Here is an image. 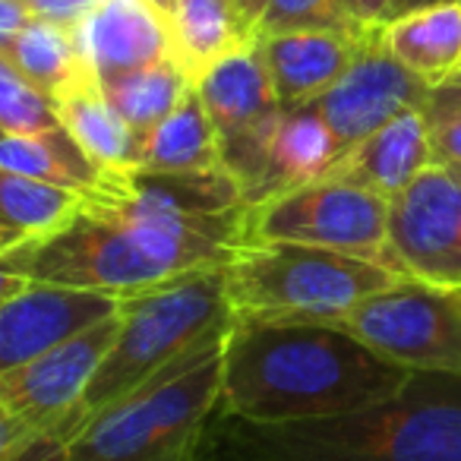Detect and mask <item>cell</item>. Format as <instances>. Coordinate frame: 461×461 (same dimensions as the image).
<instances>
[{
    "mask_svg": "<svg viewBox=\"0 0 461 461\" xmlns=\"http://www.w3.org/2000/svg\"><path fill=\"white\" fill-rule=\"evenodd\" d=\"M448 294H452V301H455V303H458V307H461V288H452V291H448Z\"/></svg>",
    "mask_w": 461,
    "mask_h": 461,
    "instance_id": "38",
    "label": "cell"
},
{
    "mask_svg": "<svg viewBox=\"0 0 461 461\" xmlns=\"http://www.w3.org/2000/svg\"><path fill=\"white\" fill-rule=\"evenodd\" d=\"M193 89L199 92V102H203L205 114L215 127L218 142L257 127L282 108L276 98V86H272L259 39L205 67L193 79Z\"/></svg>",
    "mask_w": 461,
    "mask_h": 461,
    "instance_id": "17",
    "label": "cell"
},
{
    "mask_svg": "<svg viewBox=\"0 0 461 461\" xmlns=\"http://www.w3.org/2000/svg\"><path fill=\"white\" fill-rule=\"evenodd\" d=\"M427 117L429 142H433V158L436 165L461 167V108L433 111Z\"/></svg>",
    "mask_w": 461,
    "mask_h": 461,
    "instance_id": "29",
    "label": "cell"
},
{
    "mask_svg": "<svg viewBox=\"0 0 461 461\" xmlns=\"http://www.w3.org/2000/svg\"><path fill=\"white\" fill-rule=\"evenodd\" d=\"M0 136H4V130H0Z\"/></svg>",
    "mask_w": 461,
    "mask_h": 461,
    "instance_id": "40",
    "label": "cell"
},
{
    "mask_svg": "<svg viewBox=\"0 0 461 461\" xmlns=\"http://www.w3.org/2000/svg\"><path fill=\"white\" fill-rule=\"evenodd\" d=\"M247 4H250V0H247Z\"/></svg>",
    "mask_w": 461,
    "mask_h": 461,
    "instance_id": "41",
    "label": "cell"
},
{
    "mask_svg": "<svg viewBox=\"0 0 461 461\" xmlns=\"http://www.w3.org/2000/svg\"><path fill=\"white\" fill-rule=\"evenodd\" d=\"M60 127L73 136L79 149L104 171H127L136 167L140 136L108 108L95 77H83L67 92L54 98Z\"/></svg>",
    "mask_w": 461,
    "mask_h": 461,
    "instance_id": "20",
    "label": "cell"
},
{
    "mask_svg": "<svg viewBox=\"0 0 461 461\" xmlns=\"http://www.w3.org/2000/svg\"><path fill=\"white\" fill-rule=\"evenodd\" d=\"M240 212L190 218L86 196L70 221L39 240L32 282L123 301L190 272L221 269L240 247Z\"/></svg>",
    "mask_w": 461,
    "mask_h": 461,
    "instance_id": "3",
    "label": "cell"
},
{
    "mask_svg": "<svg viewBox=\"0 0 461 461\" xmlns=\"http://www.w3.org/2000/svg\"><path fill=\"white\" fill-rule=\"evenodd\" d=\"M149 7H155L161 16H167L171 20V14H174V7H177V0H146Z\"/></svg>",
    "mask_w": 461,
    "mask_h": 461,
    "instance_id": "37",
    "label": "cell"
},
{
    "mask_svg": "<svg viewBox=\"0 0 461 461\" xmlns=\"http://www.w3.org/2000/svg\"><path fill=\"white\" fill-rule=\"evenodd\" d=\"M389 269L461 288V180L446 165H429L389 199Z\"/></svg>",
    "mask_w": 461,
    "mask_h": 461,
    "instance_id": "10",
    "label": "cell"
},
{
    "mask_svg": "<svg viewBox=\"0 0 461 461\" xmlns=\"http://www.w3.org/2000/svg\"><path fill=\"white\" fill-rule=\"evenodd\" d=\"M174 60L196 79L205 67L257 39L247 0H177L171 14Z\"/></svg>",
    "mask_w": 461,
    "mask_h": 461,
    "instance_id": "19",
    "label": "cell"
},
{
    "mask_svg": "<svg viewBox=\"0 0 461 461\" xmlns=\"http://www.w3.org/2000/svg\"><path fill=\"white\" fill-rule=\"evenodd\" d=\"M23 4L32 16L60 23V26H77L79 16L92 7L89 0H23Z\"/></svg>",
    "mask_w": 461,
    "mask_h": 461,
    "instance_id": "30",
    "label": "cell"
},
{
    "mask_svg": "<svg viewBox=\"0 0 461 461\" xmlns=\"http://www.w3.org/2000/svg\"><path fill=\"white\" fill-rule=\"evenodd\" d=\"M433 4H448V0H398V4H395V16L411 14V10H420V7H433Z\"/></svg>",
    "mask_w": 461,
    "mask_h": 461,
    "instance_id": "35",
    "label": "cell"
},
{
    "mask_svg": "<svg viewBox=\"0 0 461 461\" xmlns=\"http://www.w3.org/2000/svg\"><path fill=\"white\" fill-rule=\"evenodd\" d=\"M41 238H26L10 250H0V307L32 285V253Z\"/></svg>",
    "mask_w": 461,
    "mask_h": 461,
    "instance_id": "28",
    "label": "cell"
},
{
    "mask_svg": "<svg viewBox=\"0 0 461 461\" xmlns=\"http://www.w3.org/2000/svg\"><path fill=\"white\" fill-rule=\"evenodd\" d=\"M29 20H32V14L26 10L23 0H0V54L10 51V45L26 29Z\"/></svg>",
    "mask_w": 461,
    "mask_h": 461,
    "instance_id": "32",
    "label": "cell"
},
{
    "mask_svg": "<svg viewBox=\"0 0 461 461\" xmlns=\"http://www.w3.org/2000/svg\"><path fill=\"white\" fill-rule=\"evenodd\" d=\"M0 167L23 174V177L45 180V184L86 193V196L95 193L111 174L102 165H95L73 142V136L67 130H58V133H32V136L4 133L0 136Z\"/></svg>",
    "mask_w": 461,
    "mask_h": 461,
    "instance_id": "22",
    "label": "cell"
},
{
    "mask_svg": "<svg viewBox=\"0 0 461 461\" xmlns=\"http://www.w3.org/2000/svg\"><path fill=\"white\" fill-rule=\"evenodd\" d=\"M383 45L423 83L439 86L461 67V0L395 16L383 26Z\"/></svg>",
    "mask_w": 461,
    "mask_h": 461,
    "instance_id": "18",
    "label": "cell"
},
{
    "mask_svg": "<svg viewBox=\"0 0 461 461\" xmlns=\"http://www.w3.org/2000/svg\"><path fill=\"white\" fill-rule=\"evenodd\" d=\"M221 272L234 320L332 322L402 282L376 259L301 244L238 247Z\"/></svg>",
    "mask_w": 461,
    "mask_h": 461,
    "instance_id": "6",
    "label": "cell"
},
{
    "mask_svg": "<svg viewBox=\"0 0 461 461\" xmlns=\"http://www.w3.org/2000/svg\"><path fill=\"white\" fill-rule=\"evenodd\" d=\"M89 196L127 209L171 212L190 218L228 215L244 209V190L224 165L205 171H146V167L111 171L108 180Z\"/></svg>",
    "mask_w": 461,
    "mask_h": 461,
    "instance_id": "15",
    "label": "cell"
},
{
    "mask_svg": "<svg viewBox=\"0 0 461 461\" xmlns=\"http://www.w3.org/2000/svg\"><path fill=\"white\" fill-rule=\"evenodd\" d=\"M70 29L79 60L98 83L174 58L171 23L146 0H98Z\"/></svg>",
    "mask_w": 461,
    "mask_h": 461,
    "instance_id": "13",
    "label": "cell"
},
{
    "mask_svg": "<svg viewBox=\"0 0 461 461\" xmlns=\"http://www.w3.org/2000/svg\"><path fill=\"white\" fill-rule=\"evenodd\" d=\"M20 240H26V238H20L16 230H10L7 224L0 221V250H10V247H16Z\"/></svg>",
    "mask_w": 461,
    "mask_h": 461,
    "instance_id": "36",
    "label": "cell"
},
{
    "mask_svg": "<svg viewBox=\"0 0 461 461\" xmlns=\"http://www.w3.org/2000/svg\"><path fill=\"white\" fill-rule=\"evenodd\" d=\"M32 433H39V429L26 427L23 420H16L14 414H7V411L0 408V455L7 452V448H14L16 442L29 439Z\"/></svg>",
    "mask_w": 461,
    "mask_h": 461,
    "instance_id": "34",
    "label": "cell"
},
{
    "mask_svg": "<svg viewBox=\"0 0 461 461\" xmlns=\"http://www.w3.org/2000/svg\"><path fill=\"white\" fill-rule=\"evenodd\" d=\"M121 310V297L32 282L0 307V373L29 364L54 345Z\"/></svg>",
    "mask_w": 461,
    "mask_h": 461,
    "instance_id": "12",
    "label": "cell"
},
{
    "mask_svg": "<svg viewBox=\"0 0 461 461\" xmlns=\"http://www.w3.org/2000/svg\"><path fill=\"white\" fill-rule=\"evenodd\" d=\"M398 0H345L348 20L360 29H383L395 20Z\"/></svg>",
    "mask_w": 461,
    "mask_h": 461,
    "instance_id": "31",
    "label": "cell"
},
{
    "mask_svg": "<svg viewBox=\"0 0 461 461\" xmlns=\"http://www.w3.org/2000/svg\"><path fill=\"white\" fill-rule=\"evenodd\" d=\"M86 203V193L0 167V221L20 238H45L67 224Z\"/></svg>",
    "mask_w": 461,
    "mask_h": 461,
    "instance_id": "25",
    "label": "cell"
},
{
    "mask_svg": "<svg viewBox=\"0 0 461 461\" xmlns=\"http://www.w3.org/2000/svg\"><path fill=\"white\" fill-rule=\"evenodd\" d=\"M221 269H199L142 294L123 297L117 339L79 404L83 427L98 411L127 398L180 357L228 335L234 313L224 297Z\"/></svg>",
    "mask_w": 461,
    "mask_h": 461,
    "instance_id": "4",
    "label": "cell"
},
{
    "mask_svg": "<svg viewBox=\"0 0 461 461\" xmlns=\"http://www.w3.org/2000/svg\"><path fill=\"white\" fill-rule=\"evenodd\" d=\"M411 373L329 322L234 320L218 408L253 423L351 414L392 398Z\"/></svg>",
    "mask_w": 461,
    "mask_h": 461,
    "instance_id": "1",
    "label": "cell"
},
{
    "mask_svg": "<svg viewBox=\"0 0 461 461\" xmlns=\"http://www.w3.org/2000/svg\"><path fill=\"white\" fill-rule=\"evenodd\" d=\"M429 89L433 86L385 51L383 29H376L354 54L351 67L310 104L322 114L345 152L404 111H420Z\"/></svg>",
    "mask_w": 461,
    "mask_h": 461,
    "instance_id": "11",
    "label": "cell"
},
{
    "mask_svg": "<svg viewBox=\"0 0 461 461\" xmlns=\"http://www.w3.org/2000/svg\"><path fill=\"white\" fill-rule=\"evenodd\" d=\"M247 14L257 39L291 29H360L348 20L345 0H250Z\"/></svg>",
    "mask_w": 461,
    "mask_h": 461,
    "instance_id": "27",
    "label": "cell"
},
{
    "mask_svg": "<svg viewBox=\"0 0 461 461\" xmlns=\"http://www.w3.org/2000/svg\"><path fill=\"white\" fill-rule=\"evenodd\" d=\"M376 29H291L259 39L276 98L282 108L310 104L351 67L354 54Z\"/></svg>",
    "mask_w": 461,
    "mask_h": 461,
    "instance_id": "14",
    "label": "cell"
},
{
    "mask_svg": "<svg viewBox=\"0 0 461 461\" xmlns=\"http://www.w3.org/2000/svg\"><path fill=\"white\" fill-rule=\"evenodd\" d=\"M329 326L408 370L461 373V307L433 285L402 278Z\"/></svg>",
    "mask_w": 461,
    "mask_h": 461,
    "instance_id": "8",
    "label": "cell"
},
{
    "mask_svg": "<svg viewBox=\"0 0 461 461\" xmlns=\"http://www.w3.org/2000/svg\"><path fill=\"white\" fill-rule=\"evenodd\" d=\"M108 108L133 130L136 136L155 130L174 108L180 98L193 89V79L177 60H161V64L142 67V70L123 73L117 79L98 83Z\"/></svg>",
    "mask_w": 461,
    "mask_h": 461,
    "instance_id": "23",
    "label": "cell"
},
{
    "mask_svg": "<svg viewBox=\"0 0 461 461\" xmlns=\"http://www.w3.org/2000/svg\"><path fill=\"white\" fill-rule=\"evenodd\" d=\"M221 351L224 335L98 411L67 442V461H196L221 395Z\"/></svg>",
    "mask_w": 461,
    "mask_h": 461,
    "instance_id": "5",
    "label": "cell"
},
{
    "mask_svg": "<svg viewBox=\"0 0 461 461\" xmlns=\"http://www.w3.org/2000/svg\"><path fill=\"white\" fill-rule=\"evenodd\" d=\"M446 167H448V165H446ZM448 171H452V174H455V177H458V180H461V167H448Z\"/></svg>",
    "mask_w": 461,
    "mask_h": 461,
    "instance_id": "39",
    "label": "cell"
},
{
    "mask_svg": "<svg viewBox=\"0 0 461 461\" xmlns=\"http://www.w3.org/2000/svg\"><path fill=\"white\" fill-rule=\"evenodd\" d=\"M301 244L389 266V199L345 180H310L244 205L240 247Z\"/></svg>",
    "mask_w": 461,
    "mask_h": 461,
    "instance_id": "7",
    "label": "cell"
},
{
    "mask_svg": "<svg viewBox=\"0 0 461 461\" xmlns=\"http://www.w3.org/2000/svg\"><path fill=\"white\" fill-rule=\"evenodd\" d=\"M7 58L29 83L39 86L51 98H58L73 83L89 77V70H86L77 54L73 29L51 20H39V16H32L26 23V29L16 35Z\"/></svg>",
    "mask_w": 461,
    "mask_h": 461,
    "instance_id": "24",
    "label": "cell"
},
{
    "mask_svg": "<svg viewBox=\"0 0 461 461\" xmlns=\"http://www.w3.org/2000/svg\"><path fill=\"white\" fill-rule=\"evenodd\" d=\"M448 108H461V67L452 73L448 79H442L439 86H433L423 104V114H433V111H448Z\"/></svg>",
    "mask_w": 461,
    "mask_h": 461,
    "instance_id": "33",
    "label": "cell"
},
{
    "mask_svg": "<svg viewBox=\"0 0 461 461\" xmlns=\"http://www.w3.org/2000/svg\"><path fill=\"white\" fill-rule=\"evenodd\" d=\"M117 329L121 310L32 357L29 364L0 373V408L39 433H60L70 442L83 427V395L108 348L114 345Z\"/></svg>",
    "mask_w": 461,
    "mask_h": 461,
    "instance_id": "9",
    "label": "cell"
},
{
    "mask_svg": "<svg viewBox=\"0 0 461 461\" xmlns=\"http://www.w3.org/2000/svg\"><path fill=\"white\" fill-rule=\"evenodd\" d=\"M196 461H461V373H420L351 414L253 423L212 411Z\"/></svg>",
    "mask_w": 461,
    "mask_h": 461,
    "instance_id": "2",
    "label": "cell"
},
{
    "mask_svg": "<svg viewBox=\"0 0 461 461\" xmlns=\"http://www.w3.org/2000/svg\"><path fill=\"white\" fill-rule=\"evenodd\" d=\"M429 165H436V158L427 117L423 111H404L376 133L345 149L339 161L326 171V177L345 180V184L364 186V190L392 199Z\"/></svg>",
    "mask_w": 461,
    "mask_h": 461,
    "instance_id": "16",
    "label": "cell"
},
{
    "mask_svg": "<svg viewBox=\"0 0 461 461\" xmlns=\"http://www.w3.org/2000/svg\"><path fill=\"white\" fill-rule=\"evenodd\" d=\"M0 130L4 133H58L60 117L54 108V98L45 95L39 86H32L7 54H0Z\"/></svg>",
    "mask_w": 461,
    "mask_h": 461,
    "instance_id": "26",
    "label": "cell"
},
{
    "mask_svg": "<svg viewBox=\"0 0 461 461\" xmlns=\"http://www.w3.org/2000/svg\"><path fill=\"white\" fill-rule=\"evenodd\" d=\"M136 167L146 171H205L221 167L218 133L205 114L199 92L190 89L155 130L140 136Z\"/></svg>",
    "mask_w": 461,
    "mask_h": 461,
    "instance_id": "21",
    "label": "cell"
}]
</instances>
